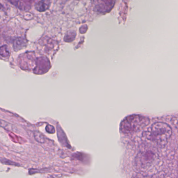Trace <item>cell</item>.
<instances>
[{
  "instance_id": "52a82bcc",
  "label": "cell",
  "mask_w": 178,
  "mask_h": 178,
  "mask_svg": "<svg viewBox=\"0 0 178 178\" xmlns=\"http://www.w3.org/2000/svg\"><path fill=\"white\" fill-rule=\"evenodd\" d=\"M134 178H150L149 176L146 175H143V174H140V175H137Z\"/></svg>"
},
{
  "instance_id": "6da1fadb",
  "label": "cell",
  "mask_w": 178,
  "mask_h": 178,
  "mask_svg": "<svg viewBox=\"0 0 178 178\" xmlns=\"http://www.w3.org/2000/svg\"><path fill=\"white\" fill-rule=\"evenodd\" d=\"M172 135V129L168 124L164 122H156L150 126L145 132V138L154 145L164 146Z\"/></svg>"
},
{
  "instance_id": "8992f818",
  "label": "cell",
  "mask_w": 178,
  "mask_h": 178,
  "mask_svg": "<svg viewBox=\"0 0 178 178\" xmlns=\"http://www.w3.org/2000/svg\"><path fill=\"white\" fill-rule=\"evenodd\" d=\"M171 122L176 128L178 130V115L173 117L172 119H171Z\"/></svg>"
},
{
  "instance_id": "7a4b0ae2",
  "label": "cell",
  "mask_w": 178,
  "mask_h": 178,
  "mask_svg": "<svg viewBox=\"0 0 178 178\" xmlns=\"http://www.w3.org/2000/svg\"><path fill=\"white\" fill-rule=\"evenodd\" d=\"M159 160V155L154 146L145 145L141 147L135 159V164L137 169L145 172L151 169Z\"/></svg>"
},
{
  "instance_id": "5b68a950",
  "label": "cell",
  "mask_w": 178,
  "mask_h": 178,
  "mask_svg": "<svg viewBox=\"0 0 178 178\" xmlns=\"http://www.w3.org/2000/svg\"><path fill=\"white\" fill-rule=\"evenodd\" d=\"M35 138L37 141L40 143H44V139L43 135L39 133V132H36L35 133Z\"/></svg>"
},
{
  "instance_id": "3957f363",
  "label": "cell",
  "mask_w": 178,
  "mask_h": 178,
  "mask_svg": "<svg viewBox=\"0 0 178 178\" xmlns=\"http://www.w3.org/2000/svg\"><path fill=\"white\" fill-rule=\"evenodd\" d=\"M149 118L139 114H133L126 117L121 125L122 131L126 133H132L143 129L149 125Z\"/></svg>"
},
{
  "instance_id": "277c9868",
  "label": "cell",
  "mask_w": 178,
  "mask_h": 178,
  "mask_svg": "<svg viewBox=\"0 0 178 178\" xmlns=\"http://www.w3.org/2000/svg\"><path fill=\"white\" fill-rule=\"evenodd\" d=\"M49 1H41L38 2L36 5V8L37 10L40 12H43L46 10L49 6Z\"/></svg>"
}]
</instances>
